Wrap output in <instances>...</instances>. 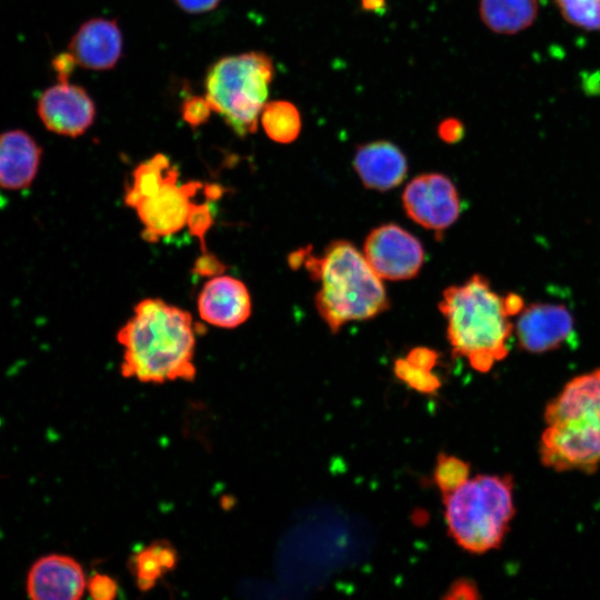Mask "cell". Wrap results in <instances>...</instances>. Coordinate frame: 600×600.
I'll return each mask as SVG.
<instances>
[{
    "instance_id": "cb8c5ba5",
    "label": "cell",
    "mask_w": 600,
    "mask_h": 600,
    "mask_svg": "<svg viewBox=\"0 0 600 600\" xmlns=\"http://www.w3.org/2000/svg\"><path fill=\"white\" fill-rule=\"evenodd\" d=\"M212 111V107L206 96H190L182 102L181 107L182 119L192 128L206 123Z\"/></svg>"
},
{
    "instance_id": "ba28073f",
    "label": "cell",
    "mask_w": 600,
    "mask_h": 600,
    "mask_svg": "<svg viewBox=\"0 0 600 600\" xmlns=\"http://www.w3.org/2000/svg\"><path fill=\"white\" fill-rule=\"evenodd\" d=\"M178 169L158 191L140 200L133 208L144 226L143 238L149 242L177 233L188 226L193 197L201 188L199 182L179 183Z\"/></svg>"
},
{
    "instance_id": "6da1fadb",
    "label": "cell",
    "mask_w": 600,
    "mask_h": 600,
    "mask_svg": "<svg viewBox=\"0 0 600 600\" xmlns=\"http://www.w3.org/2000/svg\"><path fill=\"white\" fill-rule=\"evenodd\" d=\"M121 374L144 383L191 381L196 331L191 314L160 299H144L117 334Z\"/></svg>"
},
{
    "instance_id": "e575fe53",
    "label": "cell",
    "mask_w": 600,
    "mask_h": 600,
    "mask_svg": "<svg viewBox=\"0 0 600 600\" xmlns=\"http://www.w3.org/2000/svg\"><path fill=\"white\" fill-rule=\"evenodd\" d=\"M0 206H3V198L0 194Z\"/></svg>"
},
{
    "instance_id": "4dcf8cb0",
    "label": "cell",
    "mask_w": 600,
    "mask_h": 600,
    "mask_svg": "<svg viewBox=\"0 0 600 600\" xmlns=\"http://www.w3.org/2000/svg\"><path fill=\"white\" fill-rule=\"evenodd\" d=\"M223 270H226V266L216 256L208 252H202L193 268V271L201 276H218Z\"/></svg>"
},
{
    "instance_id": "7a4b0ae2",
    "label": "cell",
    "mask_w": 600,
    "mask_h": 600,
    "mask_svg": "<svg viewBox=\"0 0 600 600\" xmlns=\"http://www.w3.org/2000/svg\"><path fill=\"white\" fill-rule=\"evenodd\" d=\"M289 264L304 266L312 280L320 282L316 308L332 333L350 321L368 320L389 308L381 278L353 243L330 242L322 256L306 247L289 256Z\"/></svg>"
},
{
    "instance_id": "836d02e7",
    "label": "cell",
    "mask_w": 600,
    "mask_h": 600,
    "mask_svg": "<svg viewBox=\"0 0 600 600\" xmlns=\"http://www.w3.org/2000/svg\"><path fill=\"white\" fill-rule=\"evenodd\" d=\"M386 7V0H361V8L364 11L379 12Z\"/></svg>"
},
{
    "instance_id": "603a6c76",
    "label": "cell",
    "mask_w": 600,
    "mask_h": 600,
    "mask_svg": "<svg viewBox=\"0 0 600 600\" xmlns=\"http://www.w3.org/2000/svg\"><path fill=\"white\" fill-rule=\"evenodd\" d=\"M563 18L588 31L600 30V0H557Z\"/></svg>"
},
{
    "instance_id": "44dd1931",
    "label": "cell",
    "mask_w": 600,
    "mask_h": 600,
    "mask_svg": "<svg viewBox=\"0 0 600 600\" xmlns=\"http://www.w3.org/2000/svg\"><path fill=\"white\" fill-rule=\"evenodd\" d=\"M432 478L442 496L449 494L469 480L470 464L457 456L441 452L436 459Z\"/></svg>"
},
{
    "instance_id": "9a60e30c",
    "label": "cell",
    "mask_w": 600,
    "mask_h": 600,
    "mask_svg": "<svg viewBox=\"0 0 600 600\" xmlns=\"http://www.w3.org/2000/svg\"><path fill=\"white\" fill-rule=\"evenodd\" d=\"M42 149L22 129L0 133V190L24 191L34 182L41 164Z\"/></svg>"
},
{
    "instance_id": "8992f818",
    "label": "cell",
    "mask_w": 600,
    "mask_h": 600,
    "mask_svg": "<svg viewBox=\"0 0 600 600\" xmlns=\"http://www.w3.org/2000/svg\"><path fill=\"white\" fill-rule=\"evenodd\" d=\"M273 76L272 60L264 52L223 57L206 73L204 96L228 127L237 136L246 137L258 128Z\"/></svg>"
},
{
    "instance_id": "5b68a950",
    "label": "cell",
    "mask_w": 600,
    "mask_h": 600,
    "mask_svg": "<svg viewBox=\"0 0 600 600\" xmlns=\"http://www.w3.org/2000/svg\"><path fill=\"white\" fill-rule=\"evenodd\" d=\"M450 537L463 550L481 554L501 546L514 516L510 474H478L443 496Z\"/></svg>"
},
{
    "instance_id": "8fae6325",
    "label": "cell",
    "mask_w": 600,
    "mask_h": 600,
    "mask_svg": "<svg viewBox=\"0 0 600 600\" xmlns=\"http://www.w3.org/2000/svg\"><path fill=\"white\" fill-rule=\"evenodd\" d=\"M513 328L518 343L524 351L542 353L559 349L574 333V320L560 303L534 302L518 314Z\"/></svg>"
},
{
    "instance_id": "7402d4cb",
    "label": "cell",
    "mask_w": 600,
    "mask_h": 600,
    "mask_svg": "<svg viewBox=\"0 0 600 600\" xmlns=\"http://www.w3.org/2000/svg\"><path fill=\"white\" fill-rule=\"evenodd\" d=\"M393 372L401 382L419 393L436 394L442 386L440 378L432 370L414 367L406 358L394 361Z\"/></svg>"
},
{
    "instance_id": "4316f807",
    "label": "cell",
    "mask_w": 600,
    "mask_h": 600,
    "mask_svg": "<svg viewBox=\"0 0 600 600\" xmlns=\"http://www.w3.org/2000/svg\"><path fill=\"white\" fill-rule=\"evenodd\" d=\"M439 353L427 347H416L411 349L406 359L414 367L432 370L439 360Z\"/></svg>"
},
{
    "instance_id": "f546056e",
    "label": "cell",
    "mask_w": 600,
    "mask_h": 600,
    "mask_svg": "<svg viewBox=\"0 0 600 600\" xmlns=\"http://www.w3.org/2000/svg\"><path fill=\"white\" fill-rule=\"evenodd\" d=\"M77 64L74 57L70 52H62L51 61L58 81H68Z\"/></svg>"
},
{
    "instance_id": "d4e9b609",
    "label": "cell",
    "mask_w": 600,
    "mask_h": 600,
    "mask_svg": "<svg viewBox=\"0 0 600 600\" xmlns=\"http://www.w3.org/2000/svg\"><path fill=\"white\" fill-rule=\"evenodd\" d=\"M212 223V216L210 212V207L207 202L201 204H194L188 221V227L190 232L198 237L201 242L202 252L206 251L204 247V236L208 229Z\"/></svg>"
},
{
    "instance_id": "5bb4252c",
    "label": "cell",
    "mask_w": 600,
    "mask_h": 600,
    "mask_svg": "<svg viewBox=\"0 0 600 600\" xmlns=\"http://www.w3.org/2000/svg\"><path fill=\"white\" fill-rule=\"evenodd\" d=\"M123 39L116 20L92 18L84 21L69 42L77 63L90 70H109L122 56Z\"/></svg>"
},
{
    "instance_id": "277c9868",
    "label": "cell",
    "mask_w": 600,
    "mask_h": 600,
    "mask_svg": "<svg viewBox=\"0 0 600 600\" xmlns=\"http://www.w3.org/2000/svg\"><path fill=\"white\" fill-rule=\"evenodd\" d=\"M439 310L447 320V337L454 357L467 358L472 369L488 372L509 353L513 332L503 297L489 280L473 274L442 292Z\"/></svg>"
},
{
    "instance_id": "ffe728a7",
    "label": "cell",
    "mask_w": 600,
    "mask_h": 600,
    "mask_svg": "<svg viewBox=\"0 0 600 600\" xmlns=\"http://www.w3.org/2000/svg\"><path fill=\"white\" fill-rule=\"evenodd\" d=\"M260 121L266 134L278 143H291L301 131V116L298 108L284 100L266 102Z\"/></svg>"
},
{
    "instance_id": "ac0fdd59",
    "label": "cell",
    "mask_w": 600,
    "mask_h": 600,
    "mask_svg": "<svg viewBox=\"0 0 600 600\" xmlns=\"http://www.w3.org/2000/svg\"><path fill=\"white\" fill-rule=\"evenodd\" d=\"M178 560L174 548L164 541L153 542L140 549L131 560L137 584L149 590L164 574L171 571Z\"/></svg>"
},
{
    "instance_id": "1f68e13d",
    "label": "cell",
    "mask_w": 600,
    "mask_h": 600,
    "mask_svg": "<svg viewBox=\"0 0 600 600\" xmlns=\"http://www.w3.org/2000/svg\"><path fill=\"white\" fill-rule=\"evenodd\" d=\"M174 3L187 13H206L220 3L221 0H173Z\"/></svg>"
},
{
    "instance_id": "83f0119b",
    "label": "cell",
    "mask_w": 600,
    "mask_h": 600,
    "mask_svg": "<svg viewBox=\"0 0 600 600\" xmlns=\"http://www.w3.org/2000/svg\"><path fill=\"white\" fill-rule=\"evenodd\" d=\"M446 599L456 600V599H467L472 600L479 598V590L477 584L466 578L454 581L448 589Z\"/></svg>"
},
{
    "instance_id": "9c48e42d",
    "label": "cell",
    "mask_w": 600,
    "mask_h": 600,
    "mask_svg": "<svg viewBox=\"0 0 600 600\" xmlns=\"http://www.w3.org/2000/svg\"><path fill=\"white\" fill-rule=\"evenodd\" d=\"M402 203L410 219L421 227L441 232L460 214V199L452 181L441 173H424L404 188Z\"/></svg>"
},
{
    "instance_id": "2e32d148",
    "label": "cell",
    "mask_w": 600,
    "mask_h": 600,
    "mask_svg": "<svg viewBox=\"0 0 600 600\" xmlns=\"http://www.w3.org/2000/svg\"><path fill=\"white\" fill-rule=\"evenodd\" d=\"M353 168L366 188L388 191L404 180L408 162L399 147L379 140L358 147Z\"/></svg>"
},
{
    "instance_id": "f1b7e54d",
    "label": "cell",
    "mask_w": 600,
    "mask_h": 600,
    "mask_svg": "<svg viewBox=\"0 0 600 600\" xmlns=\"http://www.w3.org/2000/svg\"><path fill=\"white\" fill-rule=\"evenodd\" d=\"M438 134L447 143H456L464 136V127L457 118H447L438 126Z\"/></svg>"
},
{
    "instance_id": "d6986e66",
    "label": "cell",
    "mask_w": 600,
    "mask_h": 600,
    "mask_svg": "<svg viewBox=\"0 0 600 600\" xmlns=\"http://www.w3.org/2000/svg\"><path fill=\"white\" fill-rule=\"evenodd\" d=\"M177 169L162 153L139 163L132 172V184L126 189L127 206L134 208L140 200L153 194Z\"/></svg>"
},
{
    "instance_id": "52a82bcc",
    "label": "cell",
    "mask_w": 600,
    "mask_h": 600,
    "mask_svg": "<svg viewBox=\"0 0 600 600\" xmlns=\"http://www.w3.org/2000/svg\"><path fill=\"white\" fill-rule=\"evenodd\" d=\"M363 252L373 271L391 281L414 278L424 260L421 242L396 223L374 228L364 241Z\"/></svg>"
},
{
    "instance_id": "4fadbf2b",
    "label": "cell",
    "mask_w": 600,
    "mask_h": 600,
    "mask_svg": "<svg viewBox=\"0 0 600 600\" xmlns=\"http://www.w3.org/2000/svg\"><path fill=\"white\" fill-rule=\"evenodd\" d=\"M251 297L246 284L230 276H213L198 298V312L209 324L236 328L251 314Z\"/></svg>"
},
{
    "instance_id": "e0dca14e",
    "label": "cell",
    "mask_w": 600,
    "mask_h": 600,
    "mask_svg": "<svg viewBox=\"0 0 600 600\" xmlns=\"http://www.w3.org/2000/svg\"><path fill=\"white\" fill-rule=\"evenodd\" d=\"M479 11L490 30L512 34L534 21L538 8L534 0H480Z\"/></svg>"
},
{
    "instance_id": "d6a6232c",
    "label": "cell",
    "mask_w": 600,
    "mask_h": 600,
    "mask_svg": "<svg viewBox=\"0 0 600 600\" xmlns=\"http://www.w3.org/2000/svg\"><path fill=\"white\" fill-rule=\"evenodd\" d=\"M503 303L509 316H518L524 308L523 299L516 293L503 296Z\"/></svg>"
},
{
    "instance_id": "7c38bea8",
    "label": "cell",
    "mask_w": 600,
    "mask_h": 600,
    "mask_svg": "<svg viewBox=\"0 0 600 600\" xmlns=\"http://www.w3.org/2000/svg\"><path fill=\"white\" fill-rule=\"evenodd\" d=\"M82 566L72 557L46 554L30 567L26 591L33 600H78L87 590Z\"/></svg>"
},
{
    "instance_id": "30bf717a",
    "label": "cell",
    "mask_w": 600,
    "mask_h": 600,
    "mask_svg": "<svg viewBox=\"0 0 600 600\" xmlns=\"http://www.w3.org/2000/svg\"><path fill=\"white\" fill-rule=\"evenodd\" d=\"M37 113L50 132L77 138L92 126L96 104L84 88L59 81L41 92Z\"/></svg>"
},
{
    "instance_id": "484cf974",
    "label": "cell",
    "mask_w": 600,
    "mask_h": 600,
    "mask_svg": "<svg viewBox=\"0 0 600 600\" xmlns=\"http://www.w3.org/2000/svg\"><path fill=\"white\" fill-rule=\"evenodd\" d=\"M87 590L96 600H111L118 594V584L111 577L96 573L88 580Z\"/></svg>"
},
{
    "instance_id": "3957f363",
    "label": "cell",
    "mask_w": 600,
    "mask_h": 600,
    "mask_svg": "<svg viewBox=\"0 0 600 600\" xmlns=\"http://www.w3.org/2000/svg\"><path fill=\"white\" fill-rule=\"evenodd\" d=\"M539 456L556 471L594 472L600 464V368L571 379L544 410Z\"/></svg>"
}]
</instances>
